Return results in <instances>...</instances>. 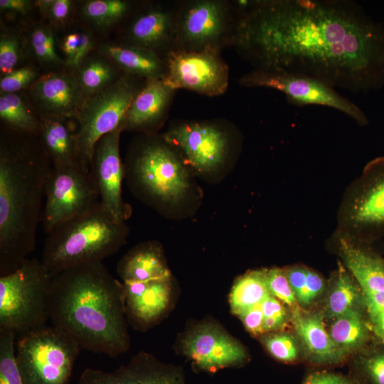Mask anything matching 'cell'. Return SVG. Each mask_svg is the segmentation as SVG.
I'll return each mask as SVG.
<instances>
[{
	"label": "cell",
	"instance_id": "6da1fadb",
	"mask_svg": "<svg viewBox=\"0 0 384 384\" xmlns=\"http://www.w3.org/2000/svg\"><path fill=\"white\" fill-rule=\"evenodd\" d=\"M235 35L257 69L302 74L334 88L384 86V25L343 0L248 1Z\"/></svg>",
	"mask_w": 384,
	"mask_h": 384
},
{
	"label": "cell",
	"instance_id": "7a4b0ae2",
	"mask_svg": "<svg viewBox=\"0 0 384 384\" xmlns=\"http://www.w3.org/2000/svg\"><path fill=\"white\" fill-rule=\"evenodd\" d=\"M48 312L53 326L73 337L81 349L110 357L128 349L123 287L101 261L53 275Z\"/></svg>",
	"mask_w": 384,
	"mask_h": 384
},
{
	"label": "cell",
	"instance_id": "3957f363",
	"mask_svg": "<svg viewBox=\"0 0 384 384\" xmlns=\"http://www.w3.org/2000/svg\"><path fill=\"white\" fill-rule=\"evenodd\" d=\"M51 168L38 136L1 128L0 276L17 270L35 249Z\"/></svg>",
	"mask_w": 384,
	"mask_h": 384
},
{
	"label": "cell",
	"instance_id": "277c9868",
	"mask_svg": "<svg viewBox=\"0 0 384 384\" xmlns=\"http://www.w3.org/2000/svg\"><path fill=\"white\" fill-rule=\"evenodd\" d=\"M128 229L100 201L85 213L48 234L41 261L53 274L82 264L101 261L125 242Z\"/></svg>",
	"mask_w": 384,
	"mask_h": 384
},
{
	"label": "cell",
	"instance_id": "5b68a950",
	"mask_svg": "<svg viewBox=\"0 0 384 384\" xmlns=\"http://www.w3.org/2000/svg\"><path fill=\"white\" fill-rule=\"evenodd\" d=\"M53 275L41 260L28 258L0 276V330L22 334L45 326Z\"/></svg>",
	"mask_w": 384,
	"mask_h": 384
},
{
	"label": "cell",
	"instance_id": "8992f818",
	"mask_svg": "<svg viewBox=\"0 0 384 384\" xmlns=\"http://www.w3.org/2000/svg\"><path fill=\"white\" fill-rule=\"evenodd\" d=\"M335 230L368 244L384 237V156L370 161L346 188Z\"/></svg>",
	"mask_w": 384,
	"mask_h": 384
},
{
	"label": "cell",
	"instance_id": "52a82bcc",
	"mask_svg": "<svg viewBox=\"0 0 384 384\" xmlns=\"http://www.w3.org/2000/svg\"><path fill=\"white\" fill-rule=\"evenodd\" d=\"M81 348L66 332L43 326L22 334L16 358L24 384H69Z\"/></svg>",
	"mask_w": 384,
	"mask_h": 384
},
{
	"label": "cell",
	"instance_id": "ba28073f",
	"mask_svg": "<svg viewBox=\"0 0 384 384\" xmlns=\"http://www.w3.org/2000/svg\"><path fill=\"white\" fill-rule=\"evenodd\" d=\"M132 186L156 203H173L189 187L186 170L167 144L145 139L128 156L124 176Z\"/></svg>",
	"mask_w": 384,
	"mask_h": 384
},
{
	"label": "cell",
	"instance_id": "9c48e42d",
	"mask_svg": "<svg viewBox=\"0 0 384 384\" xmlns=\"http://www.w3.org/2000/svg\"><path fill=\"white\" fill-rule=\"evenodd\" d=\"M124 73L113 85L87 97L76 117L80 163L90 169L93 148L105 134L120 127L135 96L143 87Z\"/></svg>",
	"mask_w": 384,
	"mask_h": 384
},
{
	"label": "cell",
	"instance_id": "30bf717a",
	"mask_svg": "<svg viewBox=\"0 0 384 384\" xmlns=\"http://www.w3.org/2000/svg\"><path fill=\"white\" fill-rule=\"evenodd\" d=\"M100 198L90 169L80 163L54 167L48 176L41 222L48 234L63 223L85 213Z\"/></svg>",
	"mask_w": 384,
	"mask_h": 384
},
{
	"label": "cell",
	"instance_id": "8fae6325",
	"mask_svg": "<svg viewBox=\"0 0 384 384\" xmlns=\"http://www.w3.org/2000/svg\"><path fill=\"white\" fill-rule=\"evenodd\" d=\"M244 86L275 89L286 95L296 105L326 106L343 112L360 126L369 123L364 112L356 104L341 95L335 88L312 77L284 71L256 69L243 75Z\"/></svg>",
	"mask_w": 384,
	"mask_h": 384
},
{
	"label": "cell",
	"instance_id": "7c38bea8",
	"mask_svg": "<svg viewBox=\"0 0 384 384\" xmlns=\"http://www.w3.org/2000/svg\"><path fill=\"white\" fill-rule=\"evenodd\" d=\"M162 79L171 89H186L207 96L223 94L228 86L229 71L218 49L170 51Z\"/></svg>",
	"mask_w": 384,
	"mask_h": 384
},
{
	"label": "cell",
	"instance_id": "4fadbf2b",
	"mask_svg": "<svg viewBox=\"0 0 384 384\" xmlns=\"http://www.w3.org/2000/svg\"><path fill=\"white\" fill-rule=\"evenodd\" d=\"M120 127L102 136L95 144L90 171L96 183L100 201L117 220L124 221L130 214L129 206L123 201L122 183L124 165L119 153Z\"/></svg>",
	"mask_w": 384,
	"mask_h": 384
},
{
	"label": "cell",
	"instance_id": "5bb4252c",
	"mask_svg": "<svg viewBox=\"0 0 384 384\" xmlns=\"http://www.w3.org/2000/svg\"><path fill=\"white\" fill-rule=\"evenodd\" d=\"M167 144L177 146L189 164L201 171H210L224 161L228 140L214 125L184 123L171 128L163 136Z\"/></svg>",
	"mask_w": 384,
	"mask_h": 384
},
{
	"label": "cell",
	"instance_id": "9a60e30c",
	"mask_svg": "<svg viewBox=\"0 0 384 384\" xmlns=\"http://www.w3.org/2000/svg\"><path fill=\"white\" fill-rule=\"evenodd\" d=\"M26 93L40 118L76 119L87 98L72 71L47 72Z\"/></svg>",
	"mask_w": 384,
	"mask_h": 384
},
{
	"label": "cell",
	"instance_id": "2e32d148",
	"mask_svg": "<svg viewBox=\"0 0 384 384\" xmlns=\"http://www.w3.org/2000/svg\"><path fill=\"white\" fill-rule=\"evenodd\" d=\"M227 14L216 1H198L183 11L177 25V37L185 50L218 49L225 33Z\"/></svg>",
	"mask_w": 384,
	"mask_h": 384
},
{
	"label": "cell",
	"instance_id": "e0dca14e",
	"mask_svg": "<svg viewBox=\"0 0 384 384\" xmlns=\"http://www.w3.org/2000/svg\"><path fill=\"white\" fill-rule=\"evenodd\" d=\"M183 348L197 366L208 371L239 364L247 358L238 341L210 324L192 330L184 338Z\"/></svg>",
	"mask_w": 384,
	"mask_h": 384
},
{
	"label": "cell",
	"instance_id": "ac0fdd59",
	"mask_svg": "<svg viewBox=\"0 0 384 384\" xmlns=\"http://www.w3.org/2000/svg\"><path fill=\"white\" fill-rule=\"evenodd\" d=\"M79 384H186L181 371L139 353L126 365L110 372L86 368Z\"/></svg>",
	"mask_w": 384,
	"mask_h": 384
},
{
	"label": "cell",
	"instance_id": "d6986e66",
	"mask_svg": "<svg viewBox=\"0 0 384 384\" xmlns=\"http://www.w3.org/2000/svg\"><path fill=\"white\" fill-rule=\"evenodd\" d=\"M127 319L139 326H148L159 319L171 299L170 277L122 282Z\"/></svg>",
	"mask_w": 384,
	"mask_h": 384
},
{
	"label": "cell",
	"instance_id": "ffe728a7",
	"mask_svg": "<svg viewBox=\"0 0 384 384\" xmlns=\"http://www.w3.org/2000/svg\"><path fill=\"white\" fill-rule=\"evenodd\" d=\"M290 320L306 359L317 366H329L341 363L347 356L333 342L324 327L321 316L293 309Z\"/></svg>",
	"mask_w": 384,
	"mask_h": 384
},
{
	"label": "cell",
	"instance_id": "44dd1931",
	"mask_svg": "<svg viewBox=\"0 0 384 384\" xmlns=\"http://www.w3.org/2000/svg\"><path fill=\"white\" fill-rule=\"evenodd\" d=\"M174 90L162 79L148 80L133 99L120 125L123 130L146 131L163 117Z\"/></svg>",
	"mask_w": 384,
	"mask_h": 384
},
{
	"label": "cell",
	"instance_id": "7402d4cb",
	"mask_svg": "<svg viewBox=\"0 0 384 384\" xmlns=\"http://www.w3.org/2000/svg\"><path fill=\"white\" fill-rule=\"evenodd\" d=\"M41 129L38 137L52 166L60 167L80 163L76 119L41 117Z\"/></svg>",
	"mask_w": 384,
	"mask_h": 384
},
{
	"label": "cell",
	"instance_id": "603a6c76",
	"mask_svg": "<svg viewBox=\"0 0 384 384\" xmlns=\"http://www.w3.org/2000/svg\"><path fill=\"white\" fill-rule=\"evenodd\" d=\"M97 48L124 73L146 80L163 79L165 76L166 63L154 51L111 42L103 43Z\"/></svg>",
	"mask_w": 384,
	"mask_h": 384
},
{
	"label": "cell",
	"instance_id": "cb8c5ba5",
	"mask_svg": "<svg viewBox=\"0 0 384 384\" xmlns=\"http://www.w3.org/2000/svg\"><path fill=\"white\" fill-rule=\"evenodd\" d=\"M173 33L171 14L161 8H150L139 13L129 23L124 43L157 53L169 43Z\"/></svg>",
	"mask_w": 384,
	"mask_h": 384
},
{
	"label": "cell",
	"instance_id": "d4e9b609",
	"mask_svg": "<svg viewBox=\"0 0 384 384\" xmlns=\"http://www.w3.org/2000/svg\"><path fill=\"white\" fill-rule=\"evenodd\" d=\"M327 331L335 345L346 356L360 352L375 339L364 307L353 309L335 318Z\"/></svg>",
	"mask_w": 384,
	"mask_h": 384
},
{
	"label": "cell",
	"instance_id": "484cf974",
	"mask_svg": "<svg viewBox=\"0 0 384 384\" xmlns=\"http://www.w3.org/2000/svg\"><path fill=\"white\" fill-rule=\"evenodd\" d=\"M117 272L122 281L170 277L159 247L152 242L141 245L123 257Z\"/></svg>",
	"mask_w": 384,
	"mask_h": 384
},
{
	"label": "cell",
	"instance_id": "4316f807",
	"mask_svg": "<svg viewBox=\"0 0 384 384\" xmlns=\"http://www.w3.org/2000/svg\"><path fill=\"white\" fill-rule=\"evenodd\" d=\"M328 294L325 314L331 320L353 309L366 308L360 286L341 261L331 276Z\"/></svg>",
	"mask_w": 384,
	"mask_h": 384
},
{
	"label": "cell",
	"instance_id": "83f0119b",
	"mask_svg": "<svg viewBox=\"0 0 384 384\" xmlns=\"http://www.w3.org/2000/svg\"><path fill=\"white\" fill-rule=\"evenodd\" d=\"M72 72L86 97L113 85L124 74L98 50L90 53Z\"/></svg>",
	"mask_w": 384,
	"mask_h": 384
},
{
	"label": "cell",
	"instance_id": "f1b7e54d",
	"mask_svg": "<svg viewBox=\"0 0 384 384\" xmlns=\"http://www.w3.org/2000/svg\"><path fill=\"white\" fill-rule=\"evenodd\" d=\"M0 118L6 127L21 133L38 136L41 120L27 93L1 94Z\"/></svg>",
	"mask_w": 384,
	"mask_h": 384
},
{
	"label": "cell",
	"instance_id": "f546056e",
	"mask_svg": "<svg viewBox=\"0 0 384 384\" xmlns=\"http://www.w3.org/2000/svg\"><path fill=\"white\" fill-rule=\"evenodd\" d=\"M270 295L265 279V270L247 272L240 277L232 288L230 295L232 311L239 316L261 304Z\"/></svg>",
	"mask_w": 384,
	"mask_h": 384
},
{
	"label": "cell",
	"instance_id": "4dcf8cb0",
	"mask_svg": "<svg viewBox=\"0 0 384 384\" xmlns=\"http://www.w3.org/2000/svg\"><path fill=\"white\" fill-rule=\"evenodd\" d=\"M132 9L124 0H87L82 4L80 14L89 26L106 31L122 21Z\"/></svg>",
	"mask_w": 384,
	"mask_h": 384
},
{
	"label": "cell",
	"instance_id": "1f68e13d",
	"mask_svg": "<svg viewBox=\"0 0 384 384\" xmlns=\"http://www.w3.org/2000/svg\"><path fill=\"white\" fill-rule=\"evenodd\" d=\"M351 375L358 384H384V342L375 339L357 353Z\"/></svg>",
	"mask_w": 384,
	"mask_h": 384
},
{
	"label": "cell",
	"instance_id": "d6a6232c",
	"mask_svg": "<svg viewBox=\"0 0 384 384\" xmlns=\"http://www.w3.org/2000/svg\"><path fill=\"white\" fill-rule=\"evenodd\" d=\"M53 29L50 25L43 23L33 26L27 43L31 54L42 66L57 71L55 69L63 64L65 65V63L57 52Z\"/></svg>",
	"mask_w": 384,
	"mask_h": 384
},
{
	"label": "cell",
	"instance_id": "836d02e7",
	"mask_svg": "<svg viewBox=\"0 0 384 384\" xmlns=\"http://www.w3.org/2000/svg\"><path fill=\"white\" fill-rule=\"evenodd\" d=\"M15 335L0 330V384H24L16 358Z\"/></svg>",
	"mask_w": 384,
	"mask_h": 384
},
{
	"label": "cell",
	"instance_id": "e575fe53",
	"mask_svg": "<svg viewBox=\"0 0 384 384\" xmlns=\"http://www.w3.org/2000/svg\"><path fill=\"white\" fill-rule=\"evenodd\" d=\"M25 43L20 34L4 31L0 36V71L1 76L20 68L24 57Z\"/></svg>",
	"mask_w": 384,
	"mask_h": 384
},
{
	"label": "cell",
	"instance_id": "d590c367",
	"mask_svg": "<svg viewBox=\"0 0 384 384\" xmlns=\"http://www.w3.org/2000/svg\"><path fill=\"white\" fill-rule=\"evenodd\" d=\"M262 342L272 357L284 363H294L299 358V351L294 337L287 333H272L265 336Z\"/></svg>",
	"mask_w": 384,
	"mask_h": 384
},
{
	"label": "cell",
	"instance_id": "8d00e7d4",
	"mask_svg": "<svg viewBox=\"0 0 384 384\" xmlns=\"http://www.w3.org/2000/svg\"><path fill=\"white\" fill-rule=\"evenodd\" d=\"M265 279L271 295L292 309L299 306L284 269L274 267L265 270Z\"/></svg>",
	"mask_w": 384,
	"mask_h": 384
},
{
	"label": "cell",
	"instance_id": "74e56055",
	"mask_svg": "<svg viewBox=\"0 0 384 384\" xmlns=\"http://www.w3.org/2000/svg\"><path fill=\"white\" fill-rule=\"evenodd\" d=\"M40 76L37 69L33 65H23L1 76V94L16 93L28 90Z\"/></svg>",
	"mask_w": 384,
	"mask_h": 384
},
{
	"label": "cell",
	"instance_id": "f35d334b",
	"mask_svg": "<svg viewBox=\"0 0 384 384\" xmlns=\"http://www.w3.org/2000/svg\"><path fill=\"white\" fill-rule=\"evenodd\" d=\"M276 297L270 295L261 304L264 333L282 329L289 318L286 308Z\"/></svg>",
	"mask_w": 384,
	"mask_h": 384
},
{
	"label": "cell",
	"instance_id": "ab89813d",
	"mask_svg": "<svg viewBox=\"0 0 384 384\" xmlns=\"http://www.w3.org/2000/svg\"><path fill=\"white\" fill-rule=\"evenodd\" d=\"M301 384H358L351 375L327 370H314L308 373Z\"/></svg>",
	"mask_w": 384,
	"mask_h": 384
},
{
	"label": "cell",
	"instance_id": "60d3db41",
	"mask_svg": "<svg viewBox=\"0 0 384 384\" xmlns=\"http://www.w3.org/2000/svg\"><path fill=\"white\" fill-rule=\"evenodd\" d=\"M326 284L319 272L308 267L306 286L299 305L306 306L311 304L324 293Z\"/></svg>",
	"mask_w": 384,
	"mask_h": 384
},
{
	"label": "cell",
	"instance_id": "b9f144b4",
	"mask_svg": "<svg viewBox=\"0 0 384 384\" xmlns=\"http://www.w3.org/2000/svg\"><path fill=\"white\" fill-rule=\"evenodd\" d=\"M307 270L308 267L302 265H295L284 269L299 305L306 286Z\"/></svg>",
	"mask_w": 384,
	"mask_h": 384
},
{
	"label": "cell",
	"instance_id": "7bdbcfd3",
	"mask_svg": "<svg viewBox=\"0 0 384 384\" xmlns=\"http://www.w3.org/2000/svg\"><path fill=\"white\" fill-rule=\"evenodd\" d=\"M73 9V1L54 0L48 18L50 26L54 28L65 25L71 18Z\"/></svg>",
	"mask_w": 384,
	"mask_h": 384
},
{
	"label": "cell",
	"instance_id": "ee69618b",
	"mask_svg": "<svg viewBox=\"0 0 384 384\" xmlns=\"http://www.w3.org/2000/svg\"><path fill=\"white\" fill-rule=\"evenodd\" d=\"M245 329L252 334H263L264 316L261 304L255 306L239 316Z\"/></svg>",
	"mask_w": 384,
	"mask_h": 384
},
{
	"label": "cell",
	"instance_id": "f6af8a7d",
	"mask_svg": "<svg viewBox=\"0 0 384 384\" xmlns=\"http://www.w3.org/2000/svg\"><path fill=\"white\" fill-rule=\"evenodd\" d=\"M79 35L80 41L77 53L69 67L72 70L75 69L90 53L95 50V39L89 31L81 30L79 31Z\"/></svg>",
	"mask_w": 384,
	"mask_h": 384
},
{
	"label": "cell",
	"instance_id": "bcb514c9",
	"mask_svg": "<svg viewBox=\"0 0 384 384\" xmlns=\"http://www.w3.org/2000/svg\"><path fill=\"white\" fill-rule=\"evenodd\" d=\"M34 6L33 1L29 0H1L0 10L1 13L26 16Z\"/></svg>",
	"mask_w": 384,
	"mask_h": 384
},
{
	"label": "cell",
	"instance_id": "7dc6e473",
	"mask_svg": "<svg viewBox=\"0 0 384 384\" xmlns=\"http://www.w3.org/2000/svg\"><path fill=\"white\" fill-rule=\"evenodd\" d=\"M80 41L79 31L68 33L62 39L60 49L65 56V66L70 67L73 60Z\"/></svg>",
	"mask_w": 384,
	"mask_h": 384
},
{
	"label": "cell",
	"instance_id": "c3c4849f",
	"mask_svg": "<svg viewBox=\"0 0 384 384\" xmlns=\"http://www.w3.org/2000/svg\"><path fill=\"white\" fill-rule=\"evenodd\" d=\"M366 310L375 339L384 342V309Z\"/></svg>",
	"mask_w": 384,
	"mask_h": 384
},
{
	"label": "cell",
	"instance_id": "681fc988",
	"mask_svg": "<svg viewBox=\"0 0 384 384\" xmlns=\"http://www.w3.org/2000/svg\"><path fill=\"white\" fill-rule=\"evenodd\" d=\"M53 2L54 0H38L34 1V6L44 18H48Z\"/></svg>",
	"mask_w": 384,
	"mask_h": 384
}]
</instances>
